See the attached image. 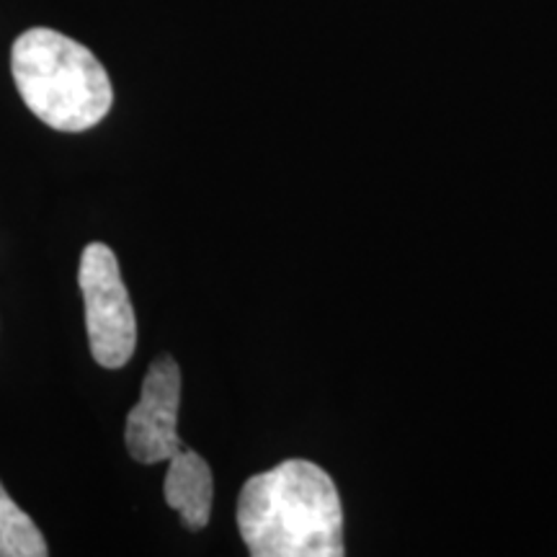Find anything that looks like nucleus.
Returning <instances> with one entry per match:
<instances>
[{"label": "nucleus", "instance_id": "f257e3e1", "mask_svg": "<svg viewBox=\"0 0 557 557\" xmlns=\"http://www.w3.org/2000/svg\"><path fill=\"white\" fill-rule=\"evenodd\" d=\"M238 529L253 557H341L344 506L338 487L310 459H287L246 480Z\"/></svg>", "mask_w": 557, "mask_h": 557}, {"label": "nucleus", "instance_id": "f03ea898", "mask_svg": "<svg viewBox=\"0 0 557 557\" xmlns=\"http://www.w3.org/2000/svg\"><path fill=\"white\" fill-rule=\"evenodd\" d=\"M11 70L32 114L58 132L96 127L114 101L111 81L96 54L45 26L13 41Z\"/></svg>", "mask_w": 557, "mask_h": 557}, {"label": "nucleus", "instance_id": "7ed1b4c3", "mask_svg": "<svg viewBox=\"0 0 557 557\" xmlns=\"http://www.w3.org/2000/svg\"><path fill=\"white\" fill-rule=\"evenodd\" d=\"M78 284L86 302L90 354L107 369L124 367L137 346V320L114 250L88 243L81 256Z\"/></svg>", "mask_w": 557, "mask_h": 557}, {"label": "nucleus", "instance_id": "20e7f679", "mask_svg": "<svg viewBox=\"0 0 557 557\" xmlns=\"http://www.w3.org/2000/svg\"><path fill=\"white\" fill-rule=\"evenodd\" d=\"M181 408V369L176 359L163 354L152 361L143 380L139 403L129 410L124 442L137 462H169L184 449L176 423Z\"/></svg>", "mask_w": 557, "mask_h": 557}, {"label": "nucleus", "instance_id": "39448f33", "mask_svg": "<svg viewBox=\"0 0 557 557\" xmlns=\"http://www.w3.org/2000/svg\"><path fill=\"white\" fill-rule=\"evenodd\" d=\"M169 475H165L163 496L173 511H178L181 521L191 532H199L212 517V470L207 459L191 449H181L169 459Z\"/></svg>", "mask_w": 557, "mask_h": 557}, {"label": "nucleus", "instance_id": "423d86ee", "mask_svg": "<svg viewBox=\"0 0 557 557\" xmlns=\"http://www.w3.org/2000/svg\"><path fill=\"white\" fill-rule=\"evenodd\" d=\"M47 553L39 527L0 483V557H47Z\"/></svg>", "mask_w": 557, "mask_h": 557}]
</instances>
